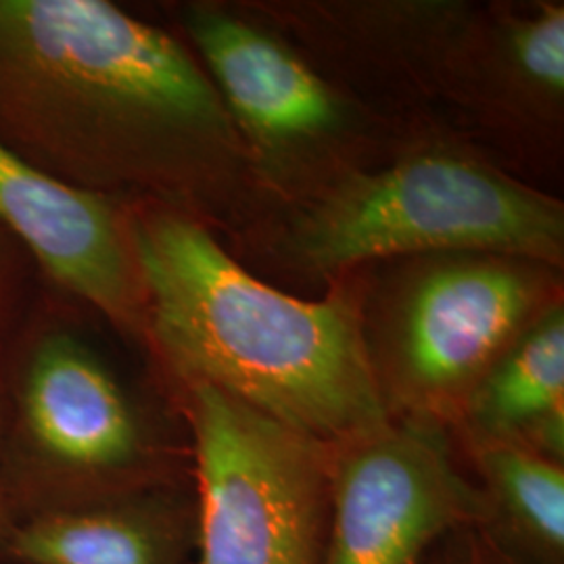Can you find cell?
Listing matches in <instances>:
<instances>
[{
  "label": "cell",
  "mask_w": 564,
  "mask_h": 564,
  "mask_svg": "<svg viewBox=\"0 0 564 564\" xmlns=\"http://www.w3.org/2000/svg\"><path fill=\"white\" fill-rule=\"evenodd\" d=\"M191 53L105 0H0V147L51 178L199 195L235 151Z\"/></svg>",
  "instance_id": "1"
},
{
  "label": "cell",
  "mask_w": 564,
  "mask_h": 564,
  "mask_svg": "<svg viewBox=\"0 0 564 564\" xmlns=\"http://www.w3.org/2000/svg\"><path fill=\"white\" fill-rule=\"evenodd\" d=\"M128 235L172 383L216 387L323 445L391 419L345 297L303 302L263 284L176 212L144 214Z\"/></svg>",
  "instance_id": "2"
},
{
  "label": "cell",
  "mask_w": 564,
  "mask_h": 564,
  "mask_svg": "<svg viewBox=\"0 0 564 564\" xmlns=\"http://www.w3.org/2000/svg\"><path fill=\"white\" fill-rule=\"evenodd\" d=\"M0 477L15 523L191 481L188 452L72 333H44L0 377Z\"/></svg>",
  "instance_id": "3"
},
{
  "label": "cell",
  "mask_w": 564,
  "mask_h": 564,
  "mask_svg": "<svg viewBox=\"0 0 564 564\" xmlns=\"http://www.w3.org/2000/svg\"><path fill=\"white\" fill-rule=\"evenodd\" d=\"M563 247L558 203L444 153L345 182L295 232L300 260L318 270L429 251L558 262Z\"/></svg>",
  "instance_id": "4"
},
{
  "label": "cell",
  "mask_w": 564,
  "mask_h": 564,
  "mask_svg": "<svg viewBox=\"0 0 564 564\" xmlns=\"http://www.w3.org/2000/svg\"><path fill=\"white\" fill-rule=\"evenodd\" d=\"M188 431L193 564H323L328 445L203 383H172Z\"/></svg>",
  "instance_id": "5"
},
{
  "label": "cell",
  "mask_w": 564,
  "mask_h": 564,
  "mask_svg": "<svg viewBox=\"0 0 564 564\" xmlns=\"http://www.w3.org/2000/svg\"><path fill=\"white\" fill-rule=\"evenodd\" d=\"M538 302L535 274L512 258L429 265L375 360L389 414L449 433L485 372L535 318Z\"/></svg>",
  "instance_id": "6"
},
{
  "label": "cell",
  "mask_w": 564,
  "mask_h": 564,
  "mask_svg": "<svg viewBox=\"0 0 564 564\" xmlns=\"http://www.w3.org/2000/svg\"><path fill=\"white\" fill-rule=\"evenodd\" d=\"M479 517V494L442 426L391 416L328 445L323 564H426Z\"/></svg>",
  "instance_id": "7"
},
{
  "label": "cell",
  "mask_w": 564,
  "mask_h": 564,
  "mask_svg": "<svg viewBox=\"0 0 564 564\" xmlns=\"http://www.w3.org/2000/svg\"><path fill=\"white\" fill-rule=\"evenodd\" d=\"M0 228L63 289L123 330L147 333L130 235L105 197L55 181L0 147Z\"/></svg>",
  "instance_id": "8"
},
{
  "label": "cell",
  "mask_w": 564,
  "mask_h": 564,
  "mask_svg": "<svg viewBox=\"0 0 564 564\" xmlns=\"http://www.w3.org/2000/svg\"><path fill=\"white\" fill-rule=\"evenodd\" d=\"M186 23L226 111L256 141L286 147L337 126L341 109L333 90L282 44L212 9L191 11Z\"/></svg>",
  "instance_id": "9"
},
{
  "label": "cell",
  "mask_w": 564,
  "mask_h": 564,
  "mask_svg": "<svg viewBox=\"0 0 564 564\" xmlns=\"http://www.w3.org/2000/svg\"><path fill=\"white\" fill-rule=\"evenodd\" d=\"M193 485H170L13 524V564H193Z\"/></svg>",
  "instance_id": "10"
},
{
  "label": "cell",
  "mask_w": 564,
  "mask_h": 564,
  "mask_svg": "<svg viewBox=\"0 0 564 564\" xmlns=\"http://www.w3.org/2000/svg\"><path fill=\"white\" fill-rule=\"evenodd\" d=\"M463 442H502L564 463V314L550 307L494 364L449 429Z\"/></svg>",
  "instance_id": "11"
},
{
  "label": "cell",
  "mask_w": 564,
  "mask_h": 564,
  "mask_svg": "<svg viewBox=\"0 0 564 564\" xmlns=\"http://www.w3.org/2000/svg\"><path fill=\"white\" fill-rule=\"evenodd\" d=\"M463 445L485 535L514 564H564V463L523 445Z\"/></svg>",
  "instance_id": "12"
},
{
  "label": "cell",
  "mask_w": 564,
  "mask_h": 564,
  "mask_svg": "<svg viewBox=\"0 0 564 564\" xmlns=\"http://www.w3.org/2000/svg\"><path fill=\"white\" fill-rule=\"evenodd\" d=\"M510 55L519 72L552 95L564 88V9L547 7L512 28Z\"/></svg>",
  "instance_id": "13"
},
{
  "label": "cell",
  "mask_w": 564,
  "mask_h": 564,
  "mask_svg": "<svg viewBox=\"0 0 564 564\" xmlns=\"http://www.w3.org/2000/svg\"><path fill=\"white\" fill-rule=\"evenodd\" d=\"M426 564H514L477 523L464 524L435 547Z\"/></svg>",
  "instance_id": "14"
},
{
  "label": "cell",
  "mask_w": 564,
  "mask_h": 564,
  "mask_svg": "<svg viewBox=\"0 0 564 564\" xmlns=\"http://www.w3.org/2000/svg\"><path fill=\"white\" fill-rule=\"evenodd\" d=\"M11 284H13L11 263L7 260V253H4V249L0 245V318H2L4 310H7V305H9V300H11Z\"/></svg>",
  "instance_id": "15"
},
{
  "label": "cell",
  "mask_w": 564,
  "mask_h": 564,
  "mask_svg": "<svg viewBox=\"0 0 564 564\" xmlns=\"http://www.w3.org/2000/svg\"><path fill=\"white\" fill-rule=\"evenodd\" d=\"M0 429H2V412H0ZM13 514H11V508L7 502V496H4V487H2V477H0V544L4 542V538L11 533L13 529Z\"/></svg>",
  "instance_id": "16"
},
{
  "label": "cell",
  "mask_w": 564,
  "mask_h": 564,
  "mask_svg": "<svg viewBox=\"0 0 564 564\" xmlns=\"http://www.w3.org/2000/svg\"><path fill=\"white\" fill-rule=\"evenodd\" d=\"M0 564H13V563H9V561H4V558H0Z\"/></svg>",
  "instance_id": "17"
}]
</instances>
